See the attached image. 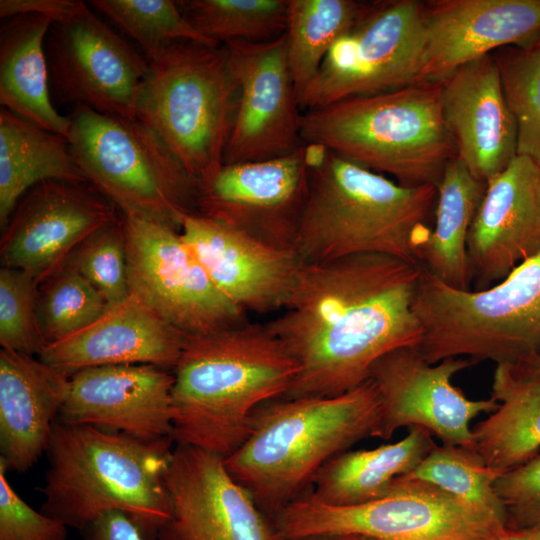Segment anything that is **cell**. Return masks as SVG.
<instances>
[{"instance_id":"obj_24","label":"cell","mask_w":540,"mask_h":540,"mask_svg":"<svg viewBox=\"0 0 540 540\" xmlns=\"http://www.w3.org/2000/svg\"><path fill=\"white\" fill-rule=\"evenodd\" d=\"M186 337L131 293L86 328L47 344L38 358L70 376L105 365L148 364L167 370L176 365Z\"/></svg>"},{"instance_id":"obj_45","label":"cell","mask_w":540,"mask_h":540,"mask_svg":"<svg viewBox=\"0 0 540 540\" xmlns=\"http://www.w3.org/2000/svg\"><path fill=\"white\" fill-rule=\"evenodd\" d=\"M494 540H540V532L531 530L508 529Z\"/></svg>"},{"instance_id":"obj_11","label":"cell","mask_w":540,"mask_h":540,"mask_svg":"<svg viewBox=\"0 0 540 540\" xmlns=\"http://www.w3.org/2000/svg\"><path fill=\"white\" fill-rule=\"evenodd\" d=\"M425 44L423 2L373 1L331 47L299 98L301 111L416 82Z\"/></svg>"},{"instance_id":"obj_3","label":"cell","mask_w":540,"mask_h":540,"mask_svg":"<svg viewBox=\"0 0 540 540\" xmlns=\"http://www.w3.org/2000/svg\"><path fill=\"white\" fill-rule=\"evenodd\" d=\"M309 190L293 250L302 264L383 254L422 266L437 186H403L307 144Z\"/></svg>"},{"instance_id":"obj_20","label":"cell","mask_w":540,"mask_h":540,"mask_svg":"<svg viewBox=\"0 0 540 540\" xmlns=\"http://www.w3.org/2000/svg\"><path fill=\"white\" fill-rule=\"evenodd\" d=\"M180 234L214 285L245 313L283 309L302 263L279 249L198 213L186 215Z\"/></svg>"},{"instance_id":"obj_43","label":"cell","mask_w":540,"mask_h":540,"mask_svg":"<svg viewBox=\"0 0 540 540\" xmlns=\"http://www.w3.org/2000/svg\"><path fill=\"white\" fill-rule=\"evenodd\" d=\"M288 540H378L362 534L354 533H333V534H318L305 537L293 538Z\"/></svg>"},{"instance_id":"obj_22","label":"cell","mask_w":540,"mask_h":540,"mask_svg":"<svg viewBox=\"0 0 540 540\" xmlns=\"http://www.w3.org/2000/svg\"><path fill=\"white\" fill-rule=\"evenodd\" d=\"M539 177L540 166L517 155L486 182L467 238L477 290L503 280L540 250Z\"/></svg>"},{"instance_id":"obj_28","label":"cell","mask_w":540,"mask_h":540,"mask_svg":"<svg viewBox=\"0 0 540 540\" xmlns=\"http://www.w3.org/2000/svg\"><path fill=\"white\" fill-rule=\"evenodd\" d=\"M491 397L498 407L472 429V449L487 466L506 472L539 454L540 379L498 364Z\"/></svg>"},{"instance_id":"obj_12","label":"cell","mask_w":540,"mask_h":540,"mask_svg":"<svg viewBox=\"0 0 540 540\" xmlns=\"http://www.w3.org/2000/svg\"><path fill=\"white\" fill-rule=\"evenodd\" d=\"M122 219L130 291L168 325L197 336L247 321L246 313L214 285L180 231L145 219Z\"/></svg>"},{"instance_id":"obj_39","label":"cell","mask_w":540,"mask_h":540,"mask_svg":"<svg viewBox=\"0 0 540 540\" xmlns=\"http://www.w3.org/2000/svg\"><path fill=\"white\" fill-rule=\"evenodd\" d=\"M509 529L540 532V454L504 472L495 482Z\"/></svg>"},{"instance_id":"obj_7","label":"cell","mask_w":540,"mask_h":540,"mask_svg":"<svg viewBox=\"0 0 540 540\" xmlns=\"http://www.w3.org/2000/svg\"><path fill=\"white\" fill-rule=\"evenodd\" d=\"M417 346L430 364L466 358L519 365L540 353V250L499 283L451 287L422 267L413 296Z\"/></svg>"},{"instance_id":"obj_6","label":"cell","mask_w":540,"mask_h":540,"mask_svg":"<svg viewBox=\"0 0 540 540\" xmlns=\"http://www.w3.org/2000/svg\"><path fill=\"white\" fill-rule=\"evenodd\" d=\"M441 82H421L302 112L300 137L403 186H438L456 149Z\"/></svg>"},{"instance_id":"obj_1","label":"cell","mask_w":540,"mask_h":540,"mask_svg":"<svg viewBox=\"0 0 540 540\" xmlns=\"http://www.w3.org/2000/svg\"><path fill=\"white\" fill-rule=\"evenodd\" d=\"M421 270L383 254L303 264L283 312L266 323L298 365L284 397L341 395L366 382L386 353L418 346Z\"/></svg>"},{"instance_id":"obj_27","label":"cell","mask_w":540,"mask_h":540,"mask_svg":"<svg viewBox=\"0 0 540 540\" xmlns=\"http://www.w3.org/2000/svg\"><path fill=\"white\" fill-rule=\"evenodd\" d=\"M431 433L411 427L401 440L373 449L346 450L315 474L307 493L329 506H352L382 497L395 479L411 472L434 446Z\"/></svg>"},{"instance_id":"obj_17","label":"cell","mask_w":540,"mask_h":540,"mask_svg":"<svg viewBox=\"0 0 540 540\" xmlns=\"http://www.w3.org/2000/svg\"><path fill=\"white\" fill-rule=\"evenodd\" d=\"M120 218L116 206L88 183L42 182L23 195L2 230V262L40 283L85 239Z\"/></svg>"},{"instance_id":"obj_8","label":"cell","mask_w":540,"mask_h":540,"mask_svg":"<svg viewBox=\"0 0 540 540\" xmlns=\"http://www.w3.org/2000/svg\"><path fill=\"white\" fill-rule=\"evenodd\" d=\"M136 118L162 139L199 187L223 166L239 89L225 46L167 45L148 60Z\"/></svg>"},{"instance_id":"obj_21","label":"cell","mask_w":540,"mask_h":540,"mask_svg":"<svg viewBox=\"0 0 540 540\" xmlns=\"http://www.w3.org/2000/svg\"><path fill=\"white\" fill-rule=\"evenodd\" d=\"M425 44L415 83L442 82L458 68L540 34V0L423 2Z\"/></svg>"},{"instance_id":"obj_5","label":"cell","mask_w":540,"mask_h":540,"mask_svg":"<svg viewBox=\"0 0 540 540\" xmlns=\"http://www.w3.org/2000/svg\"><path fill=\"white\" fill-rule=\"evenodd\" d=\"M172 443L56 421L40 511L79 531L102 514L118 511L144 540H157L171 515L164 477Z\"/></svg>"},{"instance_id":"obj_16","label":"cell","mask_w":540,"mask_h":540,"mask_svg":"<svg viewBox=\"0 0 540 540\" xmlns=\"http://www.w3.org/2000/svg\"><path fill=\"white\" fill-rule=\"evenodd\" d=\"M239 95L224 164L273 159L302 144V111L290 70L285 33L265 42L223 44Z\"/></svg>"},{"instance_id":"obj_34","label":"cell","mask_w":540,"mask_h":540,"mask_svg":"<svg viewBox=\"0 0 540 540\" xmlns=\"http://www.w3.org/2000/svg\"><path fill=\"white\" fill-rule=\"evenodd\" d=\"M502 92L517 128V155L540 166V34L496 50Z\"/></svg>"},{"instance_id":"obj_35","label":"cell","mask_w":540,"mask_h":540,"mask_svg":"<svg viewBox=\"0 0 540 540\" xmlns=\"http://www.w3.org/2000/svg\"><path fill=\"white\" fill-rule=\"evenodd\" d=\"M89 5L129 36L147 60L174 42L222 45L199 33L184 17L177 1L93 0Z\"/></svg>"},{"instance_id":"obj_2","label":"cell","mask_w":540,"mask_h":540,"mask_svg":"<svg viewBox=\"0 0 540 540\" xmlns=\"http://www.w3.org/2000/svg\"><path fill=\"white\" fill-rule=\"evenodd\" d=\"M297 373L266 324L187 336L173 368L172 442L229 456L247 438L255 410L284 397Z\"/></svg>"},{"instance_id":"obj_10","label":"cell","mask_w":540,"mask_h":540,"mask_svg":"<svg viewBox=\"0 0 540 540\" xmlns=\"http://www.w3.org/2000/svg\"><path fill=\"white\" fill-rule=\"evenodd\" d=\"M278 540L354 533L378 540H494L501 528L428 482L400 476L380 498L329 506L307 491L272 519Z\"/></svg>"},{"instance_id":"obj_29","label":"cell","mask_w":540,"mask_h":540,"mask_svg":"<svg viewBox=\"0 0 540 540\" xmlns=\"http://www.w3.org/2000/svg\"><path fill=\"white\" fill-rule=\"evenodd\" d=\"M51 180L88 183L65 137L1 107V230L24 194L32 187Z\"/></svg>"},{"instance_id":"obj_46","label":"cell","mask_w":540,"mask_h":540,"mask_svg":"<svg viewBox=\"0 0 540 540\" xmlns=\"http://www.w3.org/2000/svg\"><path fill=\"white\" fill-rule=\"evenodd\" d=\"M539 206H540V177H539Z\"/></svg>"},{"instance_id":"obj_31","label":"cell","mask_w":540,"mask_h":540,"mask_svg":"<svg viewBox=\"0 0 540 540\" xmlns=\"http://www.w3.org/2000/svg\"><path fill=\"white\" fill-rule=\"evenodd\" d=\"M368 6L355 0H288L286 49L298 101L333 44Z\"/></svg>"},{"instance_id":"obj_13","label":"cell","mask_w":540,"mask_h":540,"mask_svg":"<svg viewBox=\"0 0 540 540\" xmlns=\"http://www.w3.org/2000/svg\"><path fill=\"white\" fill-rule=\"evenodd\" d=\"M51 97L60 104L136 118L137 100L149 63L82 2L54 22L45 38Z\"/></svg>"},{"instance_id":"obj_15","label":"cell","mask_w":540,"mask_h":540,"mask_svg":"<svg viewBox=\"0 0 540 540\" xmlns=\"http://www.w3.org/2000/svg\"><path fill=\"white\" fill-rule=\"evenodd\" d=\"M309 179L304 143L282 157L223 164L198 188L196 213L270 246L293 250Z\"/></svg>"},{"instance_id":"obj_41","label":"cell","mask_w":540,"mask_h":540,"mask_svg":"<svg viewBox=\"0 0 540 540\" xmlns=\"http://www.w3.org/2000/svg\"><path fill=\"white\" fill-rule=\"evenodd\" d=\"M81 3L73 0H1L0 18L37 14L57 22L75 13Z\"/></svg>"},{"instance_id":"obj_38","label":"cell","mask_w":540,"mask_h":540,"mask_svg":"<svg viewBox=\"0 0 540 540\" xmlns=\"http://www.w3.org/2000/svg\"><path fill=\"white\" fill-rule=\"evenodd\" d=\"M38 282L29 273L0 270V344L2 349L39 355L46 346L37 310Z\"/></svg>"},{"instance_id":"obj_33","label":"cell","mask_w":540,"mask_h":540,"mask_svg":"<svg viewBox=\"0 0 540 540\" xmlns=\"http://www.w3.org/2000/svg\"><path fill=\"white\" fill-rule=\"evenodd\" d=\"M189 23L218 43L265 42L286 32L288 0L177 1Z\"/></svg>"},{"instance_id":"obj_23","label":"cell","mask_w":540,"mask_h":540,"mask_svg":"<svg viewBox=\"0 0 540 540\" xmlns=\"http://www.w3.org/2000/svg\"><path fill=\"white\" fill-rule=\"evenodd\" d=\"M441 107L456 158L487 182L517 156V128L493 54L458 68L441 82Z\"/></svg>"},{"instance_id":"obj_40","label":"cell","mask_w":540,"mask_h":540,"mask_svg":"<svg viewBox=\"0 0 540 540\" xmlns=\"http://www.w3.org/2000/svg\"><path fill=\"white\" fill-rule=\"evenodd\" d=\"M0 462V540H67L68 527L34 510L13 489Z\"/></svg>"},{"instance_id":"obj_14","label":"cell","mask_w":540,"mask_h":540,"mask_svg":"<svg viewBox=\"0 0 540 540\" xmlns=\"http://www.w3.org/2000/svg\"><path fill=\"white\" fill-rule=\"evenodd\" d=\"M473 364L466 358L430 364L417 346L399 347L380 357L369 372L380 401L373 437L387 440L402 427H421L444 444L472 448L471 421L498 407L493 397L472 400L452 384L455 374Z\"/></svg>"},{"instance_id":"obj_25","label":"cell","mask_w":540,"mask_h":540,"mask_svg":"<svg viewBox=\"0 0 540 540\" xmlns=\"http://www.w3.org/2000/svg\"><path fill=\"white\" fill-rule=\"evenodd\" d=\"M70 375L34 356L0 351V462L24 473L47 451Z\"/></svg>"},{"instance_id":"obj_42","label":"cell","mask_w":540,"mask_h":540,"mask_svg":"<svg viewBox=\"0 0 540 540\" xmlns=\"http://www.w3.org/2000/svg\"><path fill=\"white\" fill-rule=\"evenodd\" d=\"M79 532L82 540H144L129 518L118 511L102 514Z\"/></svg>"},{"instance_id":"obj_36","label":"cell","mask_w":540,"mask_h":540,"mask_svg":"<svg viewBox=\"0 0 540 540\" xmlns=\"http://www.w3.org/2000/svg\"><path fill=\"white\" fill-rule=\"evenodd\" d=\"M108 307L102 295L67 264L38 284V317L47 344L86 328Z\"/></svg>"},{"instance_id":"obj_18","label":"cell","mask_w":540,"mask_h":540,"mask_svg":"<svg viewBox=\"0 0 540 540\" xmlns=\"http://www.w3.org/2000/svg\"><path fill=\"white\" fill-rule=\"evenodd\" d=\"M164 480L171 515L157 540H278L272 520L230 475L224 457L176 446Z\"/></svg>"},{"instance_id":"obj_9","label":"cell","mask_w":540,"mask_h":540,"mask_svg":"<svg viewBox=\"0 0 540 540\" xmlns=\"http://www.w3.org/2000/svg\"><path fill=\"white\" fill-rule=\"evenodd\" d=\"M68 118L77 165L122 215L180 231L184 217L196 213V183L149 126L82 105Z\"/></svg>"},{"instance_id":"obj_19","label":"cell","mask_w":540,"mask_h":540,"mask_svg":"<svg viewBox=\"0 0 540 540\" xmlns=\"http://www.w3.org/2000/svg\"><path fill=\"white\" fill-rule=\"evenodd\" d=\"M173 382V373L148 364L81 369L70 376L57 422L145 441L170 438Z\"/></svg>"},{"instance_id":"obj_37","label":"cell","mask_w":540,"mask_h":540,"mask_svg":"<svg viewBox=\"0 0 540 540\" xmlns=\"http://www.w3.org/2000/svg\"><path fill=\"white\" fill-rule=\"evenodd\" d=\"M65 264L79 272L109 307L126 300L131 291L122 215L78 245Z\"/></svg>"},{"instance_id":"obj_30","label":"cell","mask_w":540,"mask_h":540,"mask_svg":"<svg viewBox=\"0 0 540 540\" xmlns=\"http://www.w3.org/2000/svg\"><path fill=\"white\" fill-rule=\"evenodd\" d=\"M486 183L476 179L457 158L446 165L437 186L432 231L420 251L423 268L443 283L469 290L472 281L467 238L485 193Z\"/></svg>"},{"instance_id":"obj_26","label":"cell","mask_w":540,"mask_h":540,"mask_svg":"<svg viewBox=\"0 0 540 540\" xmlns=\"http://www.w3.org/2000/svg\"><path fill=\"white\" fill-rule=\"evenodd\" d=\"M53 20L37 14L2 19L0 103L16 115L67 137L70 120L52 103L45 38Z\"/></svg>"},{"instance_id":"obj_4","label":"cell","mask_w":540,"mask_h":540,"mask_svg":"<svg viewBox=\"0 0 540 540\" xmlns=\"http://www.w3.org/2000/svg\"><path fill=\"white\" fill-rule=\"evenodd\" d=\"M377 388L368 379L332 397H281L259 406L242 445L224 458L230 475L271 520L309 490L333 456L373 437Z\"/></svg>"},{"instance_id":"obj_44","label":"cell","mask_w":540,"mask_h":540,"mask_svg":"<svg viewBox=\"0 0 540 540\" xmlns=\"http://www.w3.org/2000/svg\"><path fill=\"white\" fill-rule=\"evenodd\" d=\"M512 366L525 376L540 379V353L519 365Z\"/></svg>"},{"instance_id":"obj_32","label":"cell","mask_w":540,"mask_h":540,"mask_svg":"<svg viewBox=\"0 0 540 540\" xmlns=\"http://www.w3.org/2000/svg\"><path fill=\"white\" fill-rule=\"evenodd\" d=\"M503 473L487 466L472 448L435 443L420 463L403 476L437 486L493 524L507 529L505 506L495 489V482Z\"/></svg>"}]
</instances>
